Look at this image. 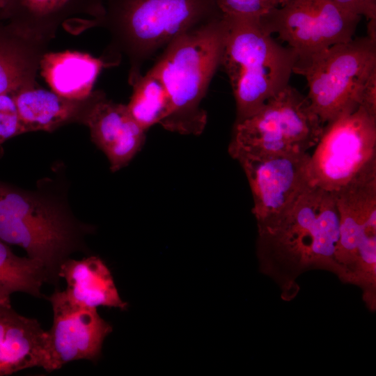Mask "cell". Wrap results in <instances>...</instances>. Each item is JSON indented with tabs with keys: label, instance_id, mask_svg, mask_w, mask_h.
Segmentation results:
<instances>
[{
	"label": "cell",
	"instance_id": "6da1fadb",
	"mask_svg": "<svg viewBox=\"0 0 376 376\" xmlns=\"http://www.w3.org/2000/svg\"><path fill=\"white\" fill-rule=\"evenodd\" d=\"M258 233L260 270L278 284L283 300L297 296L296 280L306 271L326 270L340 279V219L332 192L308 187L284 214Z\"/></svg>",
	"mask_w": 376,
	"mask_h": 376
},
{
	"label": "cell",
	"instance_id": "7a4b0ae2",
	"mask_svg": "<svg viewBox=\"0 0 376 376\" xmlns=\"http://www.w3.org/2000/svg\"><path fill=\"white\" fill-rule=\"evenodd\" d=\"M226 33L222 15L174 39L150 69L170 100V114L161 124L164 129L182 134L203 131L207 114L200 105L220 66Z\"/></svg>",
	"mask_w": 376,
	"mask_h": 376
},
{
	"label": "cell",
	"instance_id": "3957f363",
	"mask_svg": "<svg viewBox=\"0 0 376 376\" xmlns=\"http://www.w3.org/2000/svg\"><path fill=\"white\" fill-rule=\"evenodd\" d=\"M224 15L226 33L220 65L228 77L239 122L290 84L298 56L273 38L260 17Z\"/></svg>",
	"mask_w": 376,
	"mask_h": 376
},
{
	"label": "cell",
	"instance_id": "277c9868",
	"mask_svg": "<svg viewBox=\"0 0 376 376\" xmlns=\"http://www.w3.org/2000/svg\"><path fill=\"white\" fill-rule=\"evenodd\" d=\"M222 15L215 0H106L101 25L109 30L113 48L128 58L132 85L158 49Z\"/></svg>",
	"mask_w": 376,
	"mask_h": 376
},
{
	"label": "cell",
	"instance_id": "5b68a950",
	"mask_svg": "<svg viewBox=\"0 0 376 376\" xmlns=\"http://www.w3.org/2000/svg\"><path fill=\"white\" fill-rule=\"evenodd\" d=\"M79 227L58 207L0 181V240L17 245L56 285L61 265L80 246Z\"/></svg>",
	"mask_w": 376,
	"mask_h": 376
},
{
	"label": "cell",
	"instance_id": "8992f818",
	"mask_svg": "<svg viewBox=\"0 0 376 376\" xmlns=\"http://www.w3.org/2000/svg\"><path fill=\"white\" fill-rule=\"evenodd\" d=\"M294 73L306 78V97L324 125L360 105L376 73V42L366 36L334 45L297 63Z\"/></svg>",
	"mask_w": 376,
	"mask_h": 376
},
{
	"label": "cell",
	"instance_id": "52a82bcc",
	"mask_svg": "<svg viewBox=\"0 0 376 376\" xmlns=\"http://www.w3.org/2000/svg\"><path fill=\"white\" fill-rule=\"evenodd\" d=\"M323 127L308 98L289 84L235 123L228 152L235 159L306 152L316 146Z\"/></svg>",
	"mask_w": 376,
	"mask_h": 376
},
{
	"label": "cell",
	"instance_id": "ba28073f",
	"mask_svg": "<svg viewBox=\"0 0 376 376\" xmlns=\"http://www.w3.org/2000/svg\"><path fill=\"white\" fill-rule=\"evenodd\" d=\"M311 155L310 185L335 192L376 161V116L359 105L324 125Z\"/></svg>",
	"mask_w": 376,
	"mask_h": 376
},
{
	"label": "cell",
	"instance_id": "9c48e42d",
	"mask_svg": "<svg viewBox=\"0 0 376 376\" xmlns=\"http://www.w3.org/2000/svg\"><path fill=\"white\" fill-rule=\"evenodd\" d=\"M361 18L334 0H285L260 20L269 33L277 34L296 52L299 63L352 39Z\"/></svg>",
	"mask_w": 376,
	"mask_h": 376
},
{
	"label": "cell",
	"instance_id": "30bf717a",
	"mask_svg": "<svg viewBox=\"0 0 376 376\" xmlns=\"http://www.w3.org/2000/svg\"><path fill=\"white\" fill-rule=\"evenodd\" d=\"M310 157L306 152L237 159L251 190L258 230L279 219L311 186L308 173Z\"/></svg>",
	"mask_w": 376,
	"mask_h": 376
},
{
	"label": "cell",
	"instance_id": "8fae6325",
	"mask_svg": "<svg viewBox=\"0 0 376 376\" xmlns=\"http://www.w3.org/2000/svg\"><path fill=\"white\" fill-rule=\"evenodd\" d=\"M47 299L52 304L53 323L48 334L50 373L81 359L96 361L111 325L96 308L80 306L70 300L64 290L56 289Z\"/></svg>",
	"mask_w": 376,
	"mask_h": 376
},
{
	"label": "cell",
	"instance_id": "7c38bea8",
	"mask_svg": "<svg viewBox=\"0 0 376 376\" xmlns=\"http://www.w3.org/2000/svg\"><path fill=\"white\" fill-rule=\"evenodd\" d=\"M82 124L88 127L91 139L105 153L113 171L125 166L145 139L146 131L132 117L127 105L108 100L100 91Z\"/></svg>",
	"mask_w": 376,
	"mask_h": 376
},
{
	"label": "cell",
	"instance_id": "4fadbf2b",
	"mask_svg": "<svg viewBox=\"0 0 376 376\" xmlns=\"http://www.w3.org/2000/svg\"><path fill=\"white\" fill-rule=\"evenodd\" d=\"M106 0H8L0 19L49 42L61 25L86 15L96 26L105 15Z\"/></svg>",
	"mask_w": 376,
	"mask_h": 376
},
{
	"label": "cell",
	"instance_id": "5bb4252c",
	"mask_svg": "<svg viewBox=\"0 0 376 376\" xmlns=\"http://www.w3.org/2000/svg\"><path fill=\"white\" fill-rule=\"evenodd\" d=\"M48 334L34 318L0 305V376L34 367L47 372Z\"/></svg>",
	"mask_w": 376,
	"mask_h": 376
},
{
	"label": "cell",
	"instance_id": "9a60e30c",
	"mask_svg": "<svg viewBox=\"0 0 376 376\" xmlns=\"http://www.w3.org/2000/svg\"><path fill=\"white\" fill-rule=\"evenodd\" d=\"M97 91L84 100H71L37 86L19 88L11 95L24 133L52 132L71 123H82Z\"/></svg>",
	"mask_w": 376,
	"mask_h": 376
},
{
	"label": "cell",
	"instance_id": "2e32d148",
	"mask_svg": "<svg viewBox=\"0 0 376 376\" xmlns=\"http://www.w3.org/2000/svg\"><path fill=\"white\" fill-rule=\"evenodd\" d=\"M48 43L0 19V95L37 86V72Z\"/></svg>",
	"mask_w": 376,
	"mask_h": 376
},
{
	"label": "cell",
	"instance_id": "e0dca14e",
	"mask_svg": "<svg viewBox=\"0 0 376 376\" xmlns=\"http://www.w3.org/2000/svg\"><path fill=\"white\" fill-rule=\"evenodd\" d=\"M58 276L66 281L65 295L77 304L121 310L127 307L120 297L109 269L97 256L81 260L69 258L61 265Z\"/></svg>",
	"mask_w": 376,
	"mask_h": 376
},
{
	"label": "cell",
	"instance_id": "ac0fdd59",
	"mask_svg": "<svg viewBox=\"0 0 376 376\" xmlns=\"http://www.w3.org/2000/svg\"><path fill=\"white\" fill-rule=\"evenodd\" d=\"M104 64L101 59L86 53L46 52L41 58L40 69L53 92L80 100L93 93L94 84Z\"/></svg>",
	"mask_w": 376,
	"mask_h": 376
},
{
	"label": "cell",
	"instance_id": "d6986e66",
	"mask_svg": "<svg viewBox=\"0 0 376 376\" xmlns=\"http://www.w3.org/2000/svg\"><path fill=\"white\" fill-rule=\"evenodd\" d=\"M127 109L145 131L155 124H162L169 116L171 104L167 91L160 79L150 70L132 84Z\"/></svg>",
	"mask_w": 376,
	"mask_h": 376
},
{
	"label": "cell",
	"instance_id": "ffe728a7",
	"mask_svg": "<svg viewBox=\"0 0 376 376\" xmlns=\"http://www.w3.org/2000/svg\"><path fill=\"white\" fill-rule=\"evenodd\" d=\"M0 277L11 292H22L42 297L41 288L49 283L43 265L29 257H19L0 240Z\"/></svg>",
	"mask_w": 376,
	"mask_h": 376
},
{
	"label": "cell",
	"instance_id": "44dd1931",
	"mask_svg": "<svg viewBox=\"0 0 376 376\" xmlns=\"http://www.w3.org/2000/svg\"><path fill=\"white\" fill-rule=\"evenodd\" d=\"M223 15L261 17L276 7L274 0H215Z\"/></svg>",
	"mask_w": 376,
	"mask_h": 376
},
{
	"label": "cell",
	"instance_id": "7402d4cb",
	"mask_svg": "<svg viewBox=\"0 0 376 376\" xmlns=\"http://www.w3.org/2000/svg\"><path fill=\"white\" fill-rule=\"evenodd\" d=\"M17 107L11 93L0 95V146L7 140L23 134Z\"/></svg>",
	"mask_w": 376,
	"mask_h": 376
},
{
	"label": "cell",
	"instance_id": "603a6c76",
	"mask_svg": "<svg viewBox=\"0 0 376 376\" xmlns=\"http://www.w3.org/2000/svg\"><path fill=\"white\" fill-rule=\"evenodd\" d=\"M344 10L368 20L376 19V0H334Z\"/></svg>",
	"mask_w": 376,
	"mask_h": 376
},
{
	"label": "cell",
	"instance_id": "cb8c5ba5",
	"mask_svg": "<svg viewBox=\"0 0 376 376\" xmlns=\"http://www.w3.org/2000/svg\"><path fill=\"white\" fill-rule=\"evenodd\" d=\"M360 105L376 116V73L369 79L362 94Z\"/></svg>",
	"mask_w": 376,
	"mask_h": 376
},
{
	"label": "cell",
	"instance_id": "d4e9b609",
	"mask_svg": "<svg viewBox=\"0 0 376 376\" xmlns=\"http://www.w3.org/2000/svg\"><path fill=\"white\" fill-rule=\"evenodd\" d=\"M12 294L10 288L0 277V305L10 304Z\"/></svg>",
	"mask_w": 376,
	"mask_h": 376
},
{
	"label": "cell",
	"instance_id": "484cf974",
	"mask_svg": "<svg viewBox=\"0 0 376 376\" xmlns=\"http://www.w3.org/2000/svg\"><path fill=\"white\" fill-rule=\"evenodd\" d=\"M367 36L376 42V19H368L367 25Z\"/></svg>",
	"mask_w": 376,
	"mask_h": 376
},
{
	"label": "cell",
	"instance_id": "4316f807",
	"mask_svg": "<svg viewBox=\"0 0 376 376\" xmlns=\"http://www.w3.org/2000/svg\"><path fill=\"white\" fill-rule=\"evenodd\" d=\"M8 2V0H0V16L3 11L4 8H6L7 3Z\"/></svg>",
	"mask_w": 376,
	"mask_h": 376
},
{
	"label": "cell",
	"instance_id": "83f0119b",
	"mask_svg": "<svg viewBox=\"0 0 376 376\" xmlns=\"http://www.w3.org/2000/svg\"><path fill=\"white\" fill-rule=\"evenodd\" d=\"M285 0H274V3L276 6L281 5L282 3H283Z\"/></svg>",
	"mask_w": 376,
	"mask_h": 376
}]
</instances>
